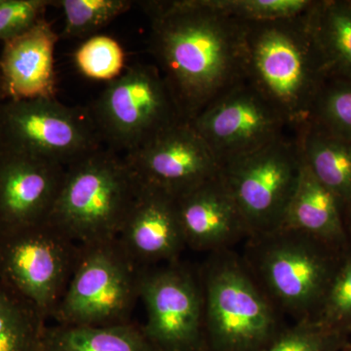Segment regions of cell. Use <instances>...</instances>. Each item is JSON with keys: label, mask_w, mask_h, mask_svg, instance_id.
<instances>
[{"label": "cell", "mask_w": 351, "mask_h": 351, "mask_svg": "<svg viewBox=\"0 0 351 351\" xmlns=\"http://www.w3.org/2000/svg\"><path fill=\"white\" fill-rule=\"evenodd\" d=\"M66 167L0 147V235L49 219Z\"/></svg>", "instance_id": "obj_14"}, {"label": "cell", "mask_w": 351, "mask_h": 351, "mask_svg": "<svg viewBox=\"0 0 351 351\" xmlns=\"http://www.w3.org/2000/svg\"><path fill=\"white\" fill-rule=\"evenodd\" d=\"M219 12L244 23H263L299 17L311 0H211Z\"/></svg>", "instance_id": "obj_26"}, {"label": "cell", "mask_w": 351, "mask_h": 351, "mask_svg": "<svg viewBox=\"0 0 351 351\" xmlns=\"http://www.w3.org/2000/svg\"><path fill=\"white\" fill-rule=\"evenodd\" d=\"M184 243L210 254L232 250L250 237L248 228L221 173L176 197Z\"/></svg>", "instance_id": "obj_16"}, {"label": "cell", "mask_w": 351, "mask_h": 351, "mask_svg": "<svg viewBox=\"0 0 351 351\" xmlns=\"http://www.w3.org/2000/svg\"><path fill=\"white\" fill-rule=\"evenodd\" d=\"M131 0H55L52 5L64 14L62 36L66 38L87 39L98 34L112 21L133 5Z\"/></svg>", "instance_id": "obj_23"}, {"label": "cell", "mask_w": 351, "mask_h": 351, "mask_svg": "<svg viewBox=\"0 0 351 351\" xmlns=\"http://www.w3.org/2000/svg\"><path fill=\"white\" fill-rule=\"evenodd\" d=\"M308 123L351 142V82L329 77L321 89Z\"/></svg>", "instance_id": "obj_24"}, {"label": "cell", "mask_w": 351, "mask_h": 351, "mask_svg": "<svg viewBox=\"0 0 351 351\" xmlns=\"http://www.w3.org/2000/svg\"><path fill=\"white\" fill-rule=\"evenodd\" d=\"M307 11L290 19L247 23L245 34V82L276 108L291 132L308 123L329 78Z\"/></svg>", "instance_id": "obj_2"}, {"label": "cell", "mask_w": 351, "mask_h": 351, "mask_svg": "<svg viewBox=\"0 0 351 351\" xmlns=\"http://www.w3.org/2000/svg\"><path fill=\"white\" fill-rule=\"evenodd\" d=\"M294 134L302 161L341 203L351 202V142L311 123Z\"/></svg>", "instance_id": "obj_19"}, {"label": "cell", "mask_w": 351, "mask_h": 351, "mask_svg": "<svg viewBox=\"0 0 351 351\" xmlns=\"http://www.w3.org/2000/svg\"><path fill=\"white\" fill-rule=\"evenodd\" d=\"M89 108L56 98L0 101V147L64 167L103 147Z\"/></svg>", "instance_id": "obj_9"}, {"label": "cell", "mask_w": 351, "mask_h": 351, "mask_svg": "<svg viewBox=\"0 0 351 351\" xmlns=\"http://www.w3.org/2000/svg\"><path fill=\"white\" fill-rule=\"evenodd\" d=\"M199 271L205 351H258L286 329L281 313L258 286L241 256L210 254Z\"/></svg>", "instance_id": "obj_3"}, {"label": "cell", "mask_w": 351, "mask_h": 351, "mask_svg": "<svg viewBox=\"0 0 351 351\" xmlns=\"http://www.w3.org/2000/svg\"><path fill=\"white\" fill-rule=\"evenodd\" d=\"M124 158L141 184L175 198L216 178L221 169L209 145L186 120L164 129Z\"/></svg>", "instance_id": "obj_13"}, {"label": "cell", "mask_w": 351, "mask_h": 351, "mask_svg": "<svg viewBox=\"0 0 351 351\" xmlns=\"http://www.w3.org/2000/svg\"><path fill=\"white\" fill-rule=\"evenodd\" d=\"M302 160L292 132L225 164L221 177L251 237L282 226L299 182Z\"/></svg>", "instance_id": "obj_10"}, {"label": "cell", "mask_w": 351, "mask_h": 351, "mask_svg": "<svg viewBox=\"0 0 351 351\" xmlns=\"http://www.w3.org/2000/svg\"><path fill=\"white\" fill-rule=\"evenodd\" d=\"M73 61L82 75L99 82H112L125 71L123 48L106 34L85 39L75 50Z\"/></svg>", "instance_id": "obj_25"}, {"label": "cell", "mask_w": 351, "mask_h": 351, "mask_svg": "<svg viewBox=\"0 0 351 351\" xmlns=\"http://www.w3.org/2000/svg\"><path fill=\"white\" fill-rule=\"evenodd\" d=\"M221 167L290 133L269 101L242 82L218 97L191 120Z\"/></svg>", "instance_id": "obj_12"}, {"label": "cell", "mask_w": 351, "mask_h": 351, "mask_svg": "<svg viewBox=\"0 0 351 351\" xmlns=\"http://www.w3.org/2000/svg\"><path fill=\"white\" fill-rule=\"evenodd\" d=\"M141 270L117 239L82 246L80 260L52 319L69 326L132 322V313L140 299Z\"/></svg>", "instance_id": "obj_6"}, {"label": "cell", "mask_w": 351, "mask_h": 351, "mask_svg": "<svg viewBox=\"0 0 351 351\" xmlns=\"http://www.w3.org/2000/svg\"><path fill=\"white\" fill-rule=\"evenodd\" d=\"M82 246L49 221L0 235V283L48 321L68 288Z\"/></svg>", "instance_id": "obj_8"}, {"label": "cell", "mask_w": 351, "mask_h": 351, "mask_svg": "<svg viewBox=\"0 0 351 351\" xmlns=\"http://www.w3.org/2000/svg\"><path fill=\"white\" fill-rule=\"evenodd\" d=\"M88 108L103 144L125 154L184 120L160 71L152 64L125 69Z\"/></svg>", "instance_id": "obj_7"}, {"label": "cell", "mask_w": 351, "mask_h": 351, "mask_svg": "<svg viewBox=\"0 0 351 351\" xmlns=\"http://www.w3.org/2000/svg\"><path fill=\"white\" fill-rule=\"evenodd\" d=\"M39 351H41V350H39Z\"/></svg>", "instance_id": "obj_33"}, {"label": "cell", "mask_w": 351, "mask_h": 351, "mask_svg": "<svg viewBox=\"0 0 351 351\" xmlns=\"http://www.w3.org/2000/svg\"><path fill=\"white\" fill-rule=\"evenodd\" d=\"M343 343V332L313 320H304L286 327L274 341L258 351H339Z\"/></svg>", "instance_id": "obj_27"}, {"label": "cell", "mask_w": 351, "mask_h": 351, "mask_svg": "<svg viewBox=\"0 0 351 351\" xmlns=\"http://www.w3.org/2000/svg\"><path fill=\"white\" fill-rule=\"evenodd\" d=\"M306 233L279 228L247 239L242 260L281 313L314 320L339 265L329 246Z\"/></svg>", "instance_id": "obj_5"}, {"label": "cell", "mask_w": 351, "mask_h": 351, "mask_svg": "<svg viewBox=\"0 0 351 351\" xmlns=\"http://www.w3.org/2000/svg\"><path fill=\"white\" fill-rule=\"evenodd\" d=\"M47 321L0 283V351H39Z\"/></svg>", "instance_id": "obj_22"}, {"label": "cell", "mask_w": 351, "mask_h": 351, "mask_svg": "<svg viewBox=\"0 0 351 351\" xmlns=\"http://www.w3.org/2000/svg\"><path fill=\"white\" fill-rule=\"evenodd\" d=\"M343 206H348V208H350V221H351V202L348 203V204L343 205V206H341V207H343Z\"/></svg>", "instance_id": "obj_31"}, {"label": "cell", "mask_w": 351, "mask_h": 351, "mask_svg": "<svg viewBox=\"0 0 351 351\" xmlns=\"http://www.w3.org/2000/svg\"><path fill=\"white\" fill-rule=\"evenodd\" d=\"M346 351H351V345L348 346V348L346 350Z\"/></svg>", "instance_id": "obj_32"}, {"label": "cell", "mask_w": 351, "mask_h": 351, "mask_svg": "<svg viewBox=\"0 0 351 351\" xmlns=\"http://www.w3.org/2000/svg\"><path fill=\"white\" fill-rule=\"evenodd\" d=\"M41 351H157L133 322L113 326L47 325Z\"/></svg>", "instance_id": "obj_20"}, {"label": "cell", "mask_w": 351, "mask_h": 351, "mask_svg": "<svg viewBox=\"0 0 351 351\" xmlns=\"http://www.w3.org/2000/svg\"><path fill=\"white\" fill-rule=\"evenodd\" d=\"M59 34L47 20L4 43L0 73L6 100L56 98L55 49Z\"/></svg>", "instance_id": "obj_17"}, {"label": "cell", "mask_w": 351, "mask_h": 351, "mask_svg": "<svg viewBox=\"0 0 351 351\" xmlns=\"http://www.w3.org/2000/svg\"><path fill=\"white\" fill-rule=\"evenodd\" d=\"M306 16L329 77L351 82V2L313 1Z\"/></svg>", "instance_id": "obj_21"}, {"label": "cell", "mask_w": 351, "mask_h": 351, "mask_svg": "<svg viewBox=\"0 0 351 351\" xmlns=\"http://www.w3.org/2000/svg\"><path fill=\"white\" fill-rule=\"evenodd\" d=\"M117 241L138 269L179 262L186 246L176 198L140 184Z\"/></svg>", "instance_id": "obj_15"}, {"label": "cell", "mask_w": 351, "mask_h": 351, "mask_svg": "<svg viewBox=\"0 0 351 351\" xmlns=\"http://www.w3.org/2000/svg\"><path fill=\"white\" fill-rule=\"evenodd\" d=\"M151 25L149 50L182 119L245 80L247 23L219 12L211 0L138 2Z\"/></svg>", "instance_id": "obj_1"}, {"label": "cell", "mask_w": 351, "mask_h": 351, "mask_svg": "<svg viewBox=\"0 0 351 351\" xmlns=\"http://www.w3.org/2000/svg\"><path fill=\"white\" fill-rule=\"evenodd\" d=\"M280 228L306 233L331 245L345 242L341 203L304 161L297 188Z\"/></svg>", "instance_id": "obj_18"}, {"label": "cell", "mask_w": 351, "mask_h": 351, "mask_svg": "<svg viewBox=\"0 0 351 351\" xmlns=\"http://www.w3.org/2000/svg\"><path fill=\"white\" fill-rule=\"evenodd\" d=\"M5 100V92H4L3 82H2L1 73H0V101Z\"/></svg>", "instance_id": "obj_30"}, {"label": "cell", "mask_w": 351, "mask_h": 351, "mask_svg": "<svg viewBox=\"0 0 351 351\" xmlns=\"http://www.w3.org/2000/svg\"><path fill=\"white\" fill-rule=\"evenodd\" d=\"M313 321L341 332L348 327L351 322V256L339 265Z\"/></svg>", "instance_id": "obj_28"}, {"label": "cell", "mask_w": 351, "mask_h": 351, "mask_svg": "<svg viewBox=\"0 0 351 351\" xmlns=\"http://www.w3.org/2000/svg\"><path fill=\"white\" fill-rule=\"evenodd\" d=\"M138 188L124 156L101 147L66 166L48 221L80 246L112 241Z\"/></svg>", "instance_id": "obj_4"}, {"label": "cell", "mask_w": 351, "mask_h": 351, "mask_svg": "<svg viewBox=\"0 0 351 351\" xmlns=\"http://www.w3.org/2000/svg\"><path fill=\"white\" fill-rule=\"evenodd\" d=\"M138 295L143 332L157 351H205L202 290L191 270L180 262L142 269Z\"/></svg>", "instance_id": "obj_11"}, {"label": "cell", "mask_w": 351, "mask_h": 351, "mask_svg": "<svg viewBox=\"0 0 351 351\" xmlns=\"http://www.w3.org/2000/svg\"><path fill=\"white\" fill-rule=\"evenodd\" d=\"M51 0H0V40L17 38L46 19Z\"/></svg>", "instance_id": "obj_29"}]
</instances>
